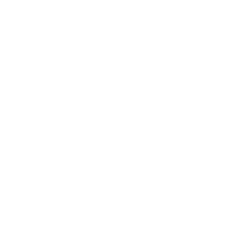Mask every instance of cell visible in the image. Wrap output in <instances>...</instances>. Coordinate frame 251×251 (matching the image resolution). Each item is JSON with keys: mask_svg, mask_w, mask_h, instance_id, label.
I'll return each instance as SVG.
<instances>
[{"mask_svg": "<svg viewBox=\"0 0 251 251\" xmlns=\"http://www.w3.org/2000/svg\"><path fill=\"white\" fill-rule=\"evenodd\" d=\"M205 9H233V0H0V65L149 37V28H177V19H205Z\"/></svg>", "mask_w": 251, "mask_h": 251, "instance_id": "7a4b0ae2", "label": "cell"}, {"mask_svg": "<svg viewBox=\"0 0 251 251\" xmlns=\"http://www.w3.org/2000/svg\"><path fill=\"white\" fill-rule=\"evenodd\" d=\"M0 251H251V0L0 65Z\"/></svg>", "mask_w": 251, "mask_h": 251, "instance_id": "6da1fadb", "label": "cell"}]
</instances>
